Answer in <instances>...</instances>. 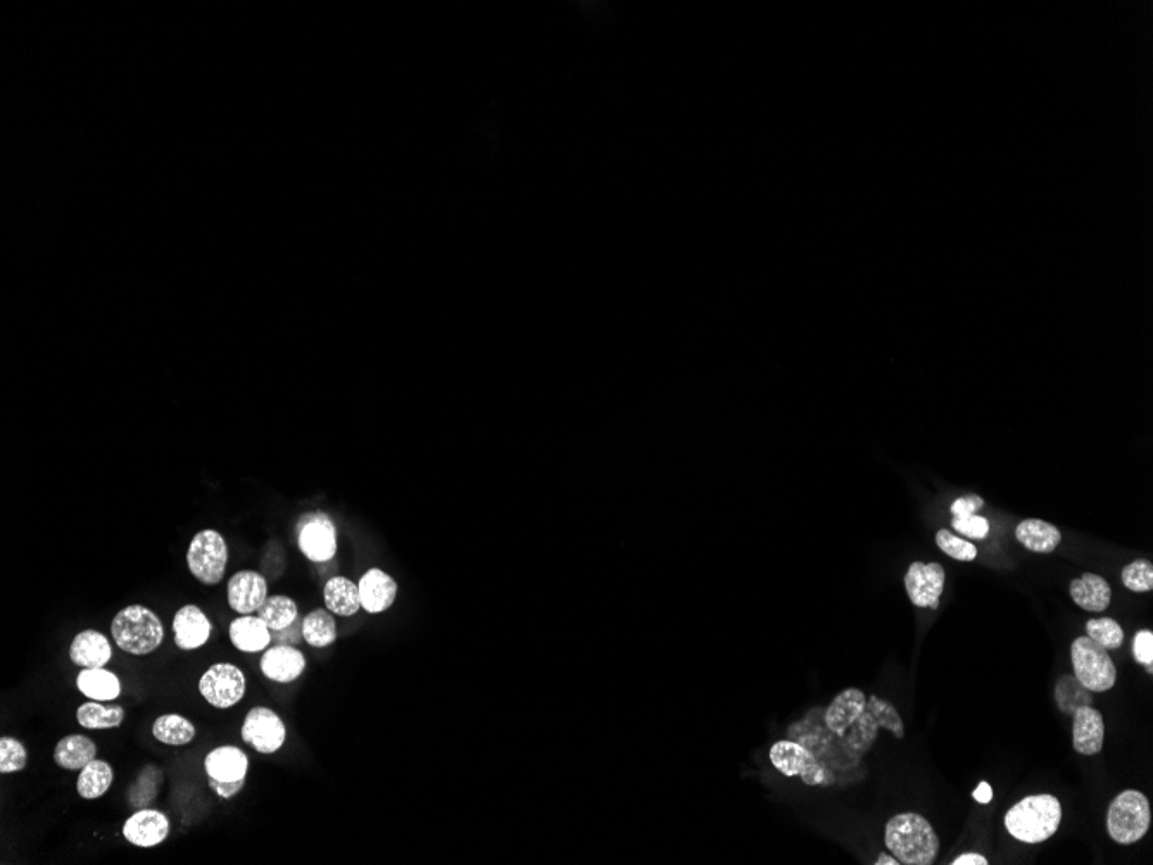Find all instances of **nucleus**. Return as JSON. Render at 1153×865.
Here are the masks:
<instances>
[{"mask_svg":"<svg viewBox=\"0 0 1153 865\" xmlns=\"http://www.w3.org/2000/svg\"><path fill=\"white\" fill-rule=\"evenodd\" d=\"M111 634L120 650L135 657H144L161 646L164 627L158 615L149 608L130 605L116 613L111 622Z\"/></svg>","mask_w":1153,"mask_h":865,"instance_id":"4","label":"nucleus"},{"mask_svg":"<svg viewBox=\"0 0 1153 865\" xmlns=\"http://www.w3.org/2000/svg\"><path fill=\"white\" fill-rule=\"evenodd\" d=\"M259 619L270 627L271 632H282L294 626L299 617L296 601L289 596H268L265 603L259 607Z\"/></svg>","mask_w":1153,"mask_h":865,"instance_id":"31","label":"nucleus"},{"mask_svg":"<svg viewBox=\"0 0 1153 865\" xmlns=\"http://www.w3.org/2000/svg\"><path fill=\"white\" fill-rule=\"evenodd\" d=\"M867 707V696L857 688H848L841 691L831 705L824 710V722L827 729L838 736L850 729L857 722Z\"/></svg>","mask_w":1153,"mask_h":865,"instance_id":"18","label":"nucleus"},{"mask_svg":"<svg viewBox=\"0 0 1153 865\" xmlns=\"http://www.w3.org/2000/svg\"><path fill=\"white\" fill-rule=\"evenodd\" d=\"M1122 584L1135 593H1147L1153 589V565L1148 560H1136L1122 569Z\"/></svg>","mask_w":1153,"mask_h":865,"instance_id":"38","label":"nucleus"},{"mask_svg":"<svg viewBox=\"0 0 1153 865\" xmlns=\"http://www.w3.org/2000/svg\"><path fill=\"white\" fill-rule=\"evenodd\" d=\"M877 731H879V726H877L876 720L872 719V715L865 710L862 717L841 736V739H843V745L850 752V755H853L857 760H862L865 753L869 752L872 743L876 741Z\"/></svg>","mask_w":1153,"mask_h":865,"instance_id":"33","label":"nucleus"},{"mask_svg":"<svg viewBox=\"0 0 1153 865\" xmlns=\"http://www.w3.org/2000/svg\"><path fill=\"white\" fill-rule=\"evenodd\" d=\"M952 864L953 865H988V864H990V862H988V859H986V857H983V855H981V853H964V855H960V857H957V859L953 860Z\"/></svg>","mask_w":1153,"mask_h":865,"instance_id":"44","label":"nucleus"},{"mask_svg":"<svg viewBox=\"0 0 1153 865\" xmlns=\"http://www.w3.org/2000/svg\"><path fill=\"white\" fill-rule=\"evenodd\" d=\"M242 739L247 745L263 755L278 752L287 739V729L284 720L278 717L271 708L254 707L244 719L240 729Z\"/></svg>","mask_w":1153,"mask_h":865,"instance_id":"11","label":"nucleus"},{"mask_svg":"<svg viewBox=\"0 0 1153 865\" xmlns=\"http://www.w3.org/2000/svg\"><path fill=\"white\" fill-rule=\"evenodd\" d=\"M876 864L877 865H898V864H900V860L896 859L895 855H886V853H881V855H879V859H877Z\"/></svg>","mask_w":1153,"mask_h":865,"instance_id":"46","label":"nucleus"},{"mask_svg":"<svg viewBox=\"0 0 1153 865\" xmlns=\"http://www.w3.org/2000/svg\"><path fill=\"white\" fill-rule=\"evenodd\" d=\"M1086 632H1088V638L1093 639L1095 643L1107 651L1119 650L1124 643L1122 627L1117 624L1116 620L1109 619V617L1088 620Z\"/></svg>","mask_w":1153,"mask_h":865,"instance_id":"36","label":"nucleus"},{"mask_svg":"<svg viewBox=\"0 0 1153 865\" xmlns=\"http://www.w3.org/2000/svg\"><path fill=\"white\" fill-rule=\"evenodd\" d=\"M259 669L263 672V676L268 677L270 681L287 684V682L296 681L297 677L303 676L304 669H306V658L294 646H273L270 650H266L265 655L261 657Z\"/></svg>","mask_w":1153,"mask_h":865,"instance_id":"17","label":"nucleus"},{"mask_svg":"<svg viewBox=\"0 0 1153 865\" xmlns=\"http://www.w3.org/2000/svg\"><path fill=\"white\" fill-rule=\"evenodd\" d=\"M789 738L805 746L820 764L831 771H848L860 764V760L846 750L841 736L827 729L822 708H815L801 722L789 727Z\"/></svg>","mask_w":1153,"mask_h":865,"instance_id":"3","label":"nucleus"},{"mask_svg":"<svg viewBox=\"0 0 1153 865\" xmlns=\"http://www.w3.org/2000/svg\"><path fill=\"white\" fill-rule=\"evenodd\" d=\"M770 762L777 771L786 777H801L808 786H832L838 784L836 772L820 764L812 752L793 739H781L772 745Z\"/></svg>","mask_w":1153,"mask_h":865,"instance_id":"7","label":"nucleus"},{"mask_svg":"<svg viewBox=\"0 0 1153 865\" xmlns=\"http://www.w3.org/2000/svg\"><path fill=\"white\" fill-rule=\"evenodd\" d=\"M984 506V499L981 496H965V498H958L953 501L952 512L953 517H969V515H976Z\"/></svg>","mask_w":1153,"mask_h":865,"instance_id":"42","label":"nucleus"},{"mask_svg":"<svg viewBox=\"0 0 1153 865\" xmlns=\"http://www.w3.org/2000/svg\"><path fill=\"white\" fill-rule=\"evenodd\" d=\"M323 600L327 610L341 617H353L360 612V589L351 579L342 575H335L325 584Z\"/></svg>","mask_w":1153,"mask_h":865,"instance_id":"26","label":"nucleus"},{"mask_svg":"<svg viewBox=\"0 0 1153 865\" xmlns=\"http://www.w3.org/2000/svg\"><path fill=\"white\" fill-rule=\"evenodd\" d=\"M209 786H211V790L215 791L216 795L225 798V800H230V798L239 795L240 790L246 786V779H244V781H235V783H220V781L209 777Z\"/></svg>","mask_w":1153,"mask_h":865,"instance_id":"43","label":"nucleus"},{"mask_svg":"<svg viewBox=\"0 0 1153 865\" xmlns=\"http://www.w3.org/2000/svg\"><path fill=\"white\" fill-rule=\"evenodd\" d=\"M945 569L938 562H914L905 574V589L915 607L938 610L945 589Z\"/></svg>","mask_w":1153,"mask_h":865,"instance_id":"12","label":"nucleus"},{"mask_svg":"<svg viewBox=\"0 0 1153 865\" xmlns=\"http://www.w3.org/2000/svg\"><path fill=\"white\" fill-rule=\"evenodd\" d=\"M1071 658L1074 677L1091 693H1105L1116 686V663L1093 639L1083 636L1072 641Z\"/></svg>","mask_w":1153,"mask_h":865,"instance_id":"6","label":"nucleus"},{"mask_svg":"<svg viewBox=\"0 0 1153 865\" xmlns=\"http://www.w3.org/2000/svg\"><path fill=\"white\" fill-rule=\"evenodd\" d=\"M170 834L168 817L154 809H144L128 817L123 826V836L133 847L154 848L161 845Z\"/></svg>","mask_w":1153,"mask_h":865,"instance_id":"14","label":"nucleus"},{"mask_svg":"<svg viewBox=\"0 0 1153 865\" xmlns=\"http://www.w3.org/2000/svg\"><path fill=\"white\" fill-rule=\"evenodd\" d=\"M247 681L244 672L232 663L211 665L199 681V691L211 707L227 710L246 696Z\"/></svg>","mask_w":1153,"mask_h":865,"instance_id":"9","label":"nucleus"},{"mask_svg":"<svg viewBox=\"0 0 1153 865\" xmlns=\"http://www.w3.org/2000/svg\"><path fill=\"white\" fill-rule=\"evenodd\" d=\"M152 736L163 745H189L196 738V727L182 715H161L152 724Z\"/></svg>","mask_w":1153,"mask_h":865,"instance_id":"29","label":"nucleus"},{"mask_svg":"<svg viewBox=\"0 0 1153 865\" xmlns=\"http://www.w3.org/2000/svg\"><path fill=\"white\" fill-rule=\"evenodd\" d=\"M227 563L228 546L220 532L213 529L197 532L187 551V565L197 581L216 586L225 575Z\"/></svg>","mask_w":1153,"mask_h":865,"instance_id":"8","label":"nucleus"},{"mask_svg":"<svg viewBox=\"0 0 1153 865\" xmlns=\"http://www.w3.org/2000/svg\"><path fill=\"white\" fill-rule=\"evenodd\" d=\"M1105 741V722L1097 708L1079 707L1072 714V748L1079 755H1097Z\"/></svg>","mask_w":1153,"mask_h":865,"instance_id":"15","label":"nucleus"},{"mask_svg":"<svg viewBox=\"0 0 1153 865\" xmlns=\"http://www.w3.org/2000/svg\"><path fill=\"white\" fill-rule=\"evenodd\" d=\"M204 771L211 779L220 783L244 781L249 771V758L246 752L232 745L220 746L204 758Z\"/></svg>","mask_w":1153,"mask_h":865,"instance_id":"21","label":"nucleus"},{"mask_svg":"<svg viewBox=\"0 0 1153 865\" xmlns=\"http://www.w3.org/2000/svg\"><path fill=\"white\" fill-rule=\"evenodd\" d=\"M972 796H974L976 802L986 805V803H990L991 800H993V788H991L990 784L984 783L983 781V783L979 784L976 790H974Z\"/></svg>","mask_w":1153,"mask_h":865,"instance_id":"45","label":"nucleus"},{"mask_svg":"<svg viewBox=\"0 0 1153 865\" xmlns=\"http://www.w3.org/2000/svg\"><path fill=\"white\" fill-rule=\"evenodd\" d=\"M97 745L89 736L71 734L61 739L54 748V762L64 771H82L85 765L95 760Z\"/></svg>","mask_w":1153,"mask_h":865,"instance_id":"24","label":"nucleus"},{"mask_svg":"<svg viewBox=\"0 0 1153 865\" xmlns=\"http://www.w3.org/2000/svg\"><path fill=\"white\" fill-rule=\"evenodd\" d=\"M297 544L309 562L325 563L337 553V529L327 513L311 512L299 518Z\"/></svg>","mask_w":1153,"mask_h":865,"instance_id":"10","label":"nucleus"},{"mask_svg":"<svg viewBox=\"0 0 1153 865\" xmlns=\"http://www.w3.org/2000/svg\"><path fill=\"white\" fill-rule=\"evenodd\" d=\"M1069 591H1071V598L1074 603L1086 612L1107 610L1110 605V598H1112L1109 582L1100 575L1091 574V572H1086L1079 579H1074Z\"/></svg>","mask_w":1153,"mask_h":865,"instance_id":"23","label":"nucleus"},{"mask_svg":"<svg viewBox=\"0 0 1153 865\" xmlns=\"http://www.w3.org/2000/svg\"><path fill=\"white\" fill-rule=\"evenodd\" d=\"M1055 701L1060 712L1072 715L1079 707L1091 705L1093 696L1090 689L1084 688L1076 677L1062 676L1055 684Z\"/></svg>","mask_w":1153,"mask_h":865,"instance_id":"34","label":"nucleus"},{"mask_svg":"<svg viewBox=\"0 0 1153 865\" xmlns=\"http://www.w3.org/2000/svg\"><path fill=\"white\" fill-rule=\"evenodd\" d=\"M1152 812L1147 796L1141 791L1126 790L1110 803L1107 812V831L1119 845H1133L1150 829Z\"/></svg>","mask_w":1153,"mask_h":865,"instance_id":"5","label":"nucleus"},{"mask_svg":"<svg viewBox=\"0 0 1153 865\" xmlns=\"http://www.w3.org/2000/svg\"><path fill=\"white\" fill-rule=\"evenodd\" d=\"M211 622L196 605H185L173 617L175 645L183 651H192L206 645L211 636Z\"/></svg>","mask_w":1153,"mask_h":865,"instance_id":"16","label":"nucleus"},{"mask_svg":"<svg viewBox=\"0 0 1153 865\" xmlns=\"http://www.w3.org/2000/svg\"><path fill=\"white\" fill-rule=\"evenodd\" d=\"M228 634L232 645L244 653H259L271 643L270 627L253 615H242L235 619L228 627Z\"/></svg>","mask_w":1153,"mask_h":865,"instance_id":"22","label":"nucleus"},{"mask_svg":"<svg viewBox=\"0 0 1153 865\" xmlns=\"http://www.w3.org/2000/svg\"><path fill=\"white\" fill-rule=\"evenodd\" d=\"M303 638L313 648H327L337 639V624L330 610H313L303 620Z\"/></svg>","mask_w":1153,"mask_h":865,"instance_id":"30","label":"nucleus"},{"mask_svg":"<svg viewBox=\"0 0 1153 865\" xmlns=\"http://www.w3.org/2000/svg\"><path fill=\"white\" fill-rule=\"evenodd\" d=\"M936 544H938L939 550L952 556L953 560H958V562H972L977 558V548L974 544L965 541L962 537L955 536L946 529L938 531Z\"/></svg>","mask_w":1153,"mask_h":865,"instance_id":"39","label":"nucleus"},{"mask_svg":"<svg viewBox=\"0 0 1153 865\" xmlns=\"http://www.w3.org/2000/svg\"><path fill=\"white\" fill-rule=\"evenodd\" d=\"M76 720L85 729H116L125 720V710L120 705L104 707L101 701H87L76 710Z\"/></svg>","mask_w":1153,"mask_h":865,"instance_id":"32","label":"nucleus"},{"mask_svg":"<svg viewBox=\"0 0 1153 865\" xmlns=\"http://www.w3.org/2000/svg\"><path fill=\"white\" fill-rule=\"evenodd\" d=\"M1015 537L1024 548L1034 553H1052L1062 541V534L1055 525L1038 518L1022 520L1015 529Z\"/></svg>","mask_w":1153,"mask_h":865,"instance_id":"25","label":"nucleus"},{"mask_svg":"<svg viewBox=\"0 0 1153 865\" xmlns=\"http://www.w3.org/2000/svg\"><path fill=\"white\" fill-rule=\"evenodd\" d=\"M889 852L905 865H931L938 859L939 838L926 817L907 812L889 819L884 831Z\"/></svg>","mask_w":1153,"mask_h":865,"instance_id":"1","label":"nucleus"},{"mask_svg":"<svg viewBox=\"0 0 1153 865\" xmlns=\"http://www.w3.org/2000/svg\"><path fill=\"white\" fill-rule=\"evenodd\" d=\"M1005 828L1015 840L1038 845L1050 840L1057 833L1062 822V805L1057 796L1031 795L1015 803L1005 814Z\"/></svg>","mask_w":1153,"mask_h":865,"instance_id":"2","label":"nucleus"},{"mask_svg":"<svg viewBox=\"0 0 1153 865\" xmlns=\"http://www.w3.org/2000/svg\"><path fill=\"white\" fill-rule=\"evenodd\" d=\"M76 688L94 701H113L121 695V681L106 669H83L76 677Z\"/></svg>","mask_w":1153,"mask_h":865,"instance_id":"27","label":"nucleus"},{"mask_svg":"<svg viewBox=\"0 0 1153 865\" xmlns=\"http://www.w3.org/2000/svg\"><path fill=\"white\" fill-rule=\"evenodd\" d=\"M70 658L82 669H104L113 658V648L102 632L87 629L73 639Z\"/></svg>","mask_w":1153,"mask_h":865,"instance_id":"20","label":"nucleus"},{"mask_svg":"<svg viewBox=\"0 0 1153 865\" xmlns=\"http://www.w3.org/2000/svg\"><path fill=\"white\" fill-rule=\"evenodd\" d=\"M865 710L872 715V719L876 720L877 726L889 731L896 739L905 738V724H903L898 710L889 701L876 695H870L867 698Z\"/></svg>","mask_w":1153,"mask_h":865,"instance_id":"35","label":"nucleus"},{"mask_svg":"<svg viewBox=\"0 0 1153 865\" xmlns=\"http://www.w3.org/2000/svg\"><path fill=\"white\" fill-rule=\"evenodd\" d=\"M361 608L368 613H382L394 605L397 598V582L391 575L380 569H370L363 574L360 582Z\"/></svg>","mask_w":1153,"mask_h":865,"instance_id":"19","label":"nucleus"},{"mask_svg":"<svg viewBox=\"0 0 1153 865\" xmlns=\"http://www.w3.org/2000/svg\"><path fill=\"white\" fill-rule=\"evenodd\" d=\"M952 527L953 531L971 539H986L990 534L988 518L979 517L977 513L969 517H953Z\"/></svg>","mask_w":1153,"mask_h":865,"instance_id":"40","label":"nucleus"},{"mask_svg":"<svg viewBox=\"0 0 1153 865\" xmlns=\"http://www.w3.org/2000/svg\"><path fill=\"white\" fill-rule=\"evenodd\" d=\"M113 779V767L108 762L95 758L80 771V776L76 781V791L85 800H97L108 793Z\"/></svg>","mask_w":1153,"mask_h":865,"instance_id":"28","label":"nucleus"},{"mask_svg":"<svg viewBox=\"0 0 1153 865\" xmlns=\"http://www.w3.org/2000/svg\"><path fill=\"white\" fill-rule=\"evenodd\" d=\"M1133 657L1136 662L1147 667L1148 672H1153V632L1143 629V631L1136 632L1135 639H1133Z\"/></svg>","mask_w":1153,"mask_h":865,"instance_id":"41","label":"nucleus"},{"mask_svg":"<svg viewBox=\"0 0 1153 865\" xmlns=\"http://www.w3.org/2000/svg\"><path fill=\"white\" fill-rule=\"evenodd\" d=\"M26 764H28V752L25 745L9 736L0 738V772L14 774L25 771Z\"/></svg>","mask_w":1153,"mask_h":865,"instance_id":"37","label":"nucleus"},{"mask_svg":"<svg viewBox=\"0 0 1153 865\" xmlns=\"http://www.w3.org/2000/svg\"><path fill=\"white\" fill-rule=\"evenodd\" d=\"M228 605L242 615L258 612L268 598V584L256 570H240L227 586Z\"/></svg>","mask_w":1153,"mask_h":865,"instance_id":"13","label":"nucleus"}]
</instances>
